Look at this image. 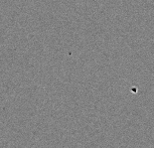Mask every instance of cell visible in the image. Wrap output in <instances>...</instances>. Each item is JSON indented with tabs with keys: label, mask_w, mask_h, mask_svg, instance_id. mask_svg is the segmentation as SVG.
<instances>
[]
</instances>
